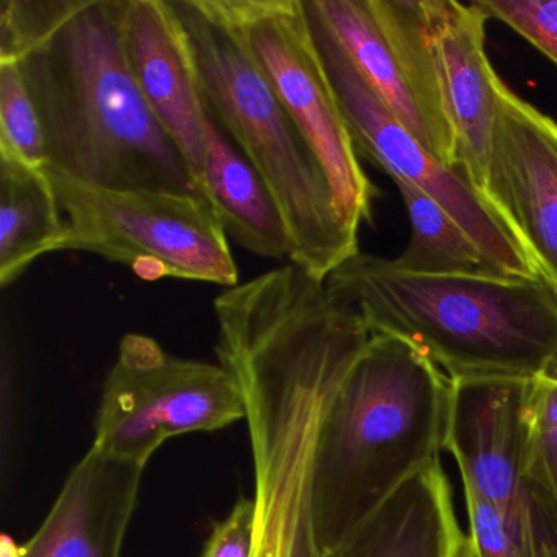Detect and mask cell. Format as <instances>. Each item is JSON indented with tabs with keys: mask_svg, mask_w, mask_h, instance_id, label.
I'll use <instances>...</instances> for the list:
<instances>
[{
	"mask_svg": "<svg viewBox=\"0 0 557 557\" xmlns=\"http://www.w3.org/2000/svg\"><path fill=\"white\" fill-rule=\"evenodd\" d=\"M128 0H81L18 63L47 139V164L106 188L198 194L129 67Z\"/></svg>",
	"mask_w": 557,
	"mask_h": 557,
	"instance_id": "6da1fadb",
	"label": "cell"
},
{
	"mask_svg": "<svg viewBox=\"0 0 557 557\" xmlns=\"http://www.w3.org/2000/svg\"><path fill=\"white\" fill-rule=\"evenodd\" d=\"M451 380L416 348L371 335L332 394L315 443L311 513L321 554L341 547L446 449Z\"/></svg>",
	"mask_w": 557,
	"mask_h": 557,
	"instance_id": "7a4b0ae2",
	"label": "cell"
},
{
	"mask_svg": "<svg viewBox=\"0 0 557 557\" xmlns=\"http://www.w3.org/2000/svg\"><path fill=\"white\" fill-rule=\"evenodd\" d=\"M325 285L371 334L406 342L449 380H534L557 358V286L544 276L419 275L360 250Z\"/></svg>",
	"mask_w": 557,
	"mask_h": 557,
	"instance_id": "3957f363",
	"label": "cell"
},
{
	"mask_svg": "<svg viewBox=\"0 0 557 557\" xmlns=\"http://www.w3.org/2000/svg\"><path fill=\"white\" fill-rule=\"evenodd\" d=\"M197 67L208 113L272 191L292 240L289 262L325 282L360 252L308 143L239 38L208 0H169Z\"/></svg>",
	"mask_w": 557,
	"mask_h": 557,
	"instance_id": "277c9868",
	"label": "cell"
},
{
	"mask_svg": "<svg viewBox=\"0 0 557 557\" xmlns=\"http://www.w3.org/2000/svg\"><path fill=\"white\" fill-rule=\"evenodd\" d=\"M67 223L63 250L89 252L139 278L239 285V270L213 208L198 194L106 188L44 164Z\"/></svg>",
	"mask_w": 557,
	"mask_h": 557,
	"instance_id": "5b68a950",
	"label": "cell"
},
{
	"mask_svg": "<svg viewBox=\"0 0 557 557\" xmlns=\"http://www.w3.org/2000/svg\"><path fill=\"white\" fill-rule=\"evenodd\" d=\"M240 384L253 459V557H322L312 527V461L337 376L315 361L272 358L247 367Z\"/></svg>",
	"mask_w": 557,
	"mask_h": 557,
	"instance_id": "8992f818",
	"label": "cell"
},
{
	"mask_svg": "<svg viewBox=\"0 0 557 557\" xmlns=\"http://www.w3.org/2000/svg\"><path fill=\"white\" fill-rule=\"evenodd\" d=\"M239 38L308 143L350 230L370 223L376 188L357 148L312 38L305 0H208Z\"/></svg>",
	"mask_w": 557,
	"mask_h": 557,
	"instance_id": "52a82bcc",
	"label": "cell"
},
{
	"mask_svg": "<svg viewBox=\"0 0 557 557\" xmlns=\"http://www.w3.org/2000/svg\"><path fill=\"white\" fill-rule=\"evenodd\" d=\"M246 417V393L233 371L175 357L156 338L132 332L103 383L92 446L146 468L169 440L216 432Z\"/></svg>",
	"mask_w": 557,
	"mask_h": 557,
	"instance_id": "ba28073f",
	"label": "cell"
},
{
	"mask_svg": "<svg viewBox=\"0 0 557 557\" xmlns=\"http://www.w3.org/2000/svg\"><path fill=\"white\" fill-rule=\"evenodd\" d=\"M531 381L451 380L446 449L466 495L491 504L534 557H557V495L533 459Z\"/></svg>",
	"mask_w": 557,
	"mask_h": 557,
	"instance_id": "9c48e42d",
	"label": "cell"
},
{
	"mask_svg": "<svg viewBox=\"0 0 557 557\" xmlns=\"http://www.w3.org/2000/svg\"><path fill=\"white\" fill-rule=\"evenodd\" d=\"M312 38L337 97L357 152L393 181H406L429 194L505 273L541 276L513 231L481 191L455 169L442 164L381 102L337 38L325 27L311 0H305Z\"/></svg>",
	"mask_w": 557,
	"mask_h": 557,
	"instance_id": "30bf717a",
	"label": "cell"
},
{
	"mask_svg": "<svg viewBox=\"0 0 557 557\" xmlns=\"http://www.w3.org/2000/svg\"><path fill=\"white\" fill-rule=\"evenodd\" d=\"M311 4L387 110L453 169V135L440 96L423 0Z\"/></svg>",
	"mask_w": 557,
	"mask_h": 557,
	"instance_id": "8fae6325",
	"label": "cell"
},
{
	"mask_svg": "<svg viewBox=\"0 0 557 557\" xmlns=\"http://www.w3.org/2000/svg\"><path fill=\"white\" fill-rule=\"evenodd\" d=\"M495 122L482 197L557 286V122L494 76Z\"/></svg>",
	"mask_w": 557,
	"mask_h": 557,
	"instance_id": "7c38bea8",
	"label": "cell"
},
{
	"mask_svg": "<svg viewBox=\"0 0 557 557\" xmlns=\"http://www.w3.org/2000/svg\"><path fill=\"white\" fill-rule=\"evenodd\" d=\"M430 50L453 135V169L479 191L487 175L495 122V71L485 54L488 17L475 2L423 0Z\"/></svg>",
	"mask_w": 557,
	"mask_h": 557,
	"instance_id": "4fadbf2b",
	"label": "cell"
},
{
	"mask_svg": "<svg viewBox=\"0 0 557 557\" xmlns=\"http://www.w3.org/2000/svg\"><path fill=\"white\" fill-rule=\"evenodd\" d=\"M125 45L149 110L187 164L198 191L210 122L197 67L169 0H128Z\"/></svg>",
	"mask_w": 557,
	"mask_h": 557,
	"instance_id": "5bb4252c",
	"label": "cell"
},
{
	"mask_svg": "<svg viewBox=\"0 0 557 557\" xmlns=\"http://www.w3.org/2000/svg\"><path fill=\"white\" fill-rule=\"evenodd\" d=\"M145 469L90 446L14 557H122Z\"/></svg>",
	"mask_w": 557,
	"mask_h": 557,
	"instance_id": "9a60e30c",
	"label": "cell"
},
{
	"mask_svg": "<svg viewBox=\"0 0 557 557\" xmlns=\"http://www.w3.org/2000/svg\"><path fill=\"white\" fill-rule=\"evenodd\" d=\"M440 459L406 482L341 547L322 557H466Z\"/></svg>",
	"mask_w": 557,
	"mask_h": 557,
	"instance_id": "2e32d148",
	"label": "cell"
},
{
	"mask_svg": "<svg viewBox=\"0 0 557 557\" xmlns=\"http://www.w3.org/2000/svg\"><path fill=\"white\" fill-rule=\"evenodd\" d=\"M198 195L243 249L289 262L292 240L272 191L211 115Z\"/></svg>",
	"mask_w": 557,
	"mask_h": 557,
	"instance_id": "e0dca14e",
	"label": "cell"
},
{
	"mask_svg": "<svg viewBox=\"0 0 557 557\" xmlns=\"http://www.w3.org/2000/svg\"><path fill=\"white\" fill-rule=\"evenodd\" d=\"M67 223L44 165L0 154V285L17 282L38 259L63 252Z\"/></svg>",
	"mask_w": 557,
	"mask_h": 557,
	"instance_id": "ac0fdd59",
	"label": "cell"
},
{
	"mask_svg": "<svg viewBox=\"0 0 557 557\" xmlns=\"http://www.w3.org/2000/svg\"><path fill=\"white\" fill-rule=\"evenodd\" d=\"M410 224L406 250L393 260L397 269L419 275L505 273L429 194L406 181H393Z\"/></svg>",
	"mask_w": 557,
	"mask_h": 557,
	"instance_id": "d6986e66",
	"label": "cell"
},
{
	"mask_svg": "<svg viewBox=\"0 0 557 557\" xmlns=\"http://www.w3.org/2000/svg\"><path fill=\"white\" fill-rule=\"evenodd\" d=\"M0 154L47 164V139L18 63L0 61Z\"/></svg>",
	"mask_w": 557,
	"mask_h": 557,
	"instance_id": "ffe728a7",
	"label": "cell"
},
{
	"mask_svg": "<svg viewBox=\"0 0 557 557\" xmlns=\"http://www.w3.org/2000/svg\"><path fill=\"white\" fill-rule=\"evenodd\" d=\"M81 0H2L0 61L21 63L79 8Z\"/></svg>",
	"mask_w": 557,
	"mask_h": 557,
	"instance_id": "44dd1931",
	"label": "cell"
},
{
	"mask_svg": "<svg viewBox=\"0 0 557 557\" xmlns=\"http://www.w3.org/2000/svg\"><path fill=\"white\" fill-rule=\"evenodd\" d=\"M488 18L504 22L557 66V0H475Z\"/></svg>",
	"mask_w": 557,
	"mask_h": 557,
	"instance_id": "7402d4cb",
	"label": "cell"
},
{
	"mask_svg": "<svg viewBox=\"0 0 557 557\" xmlns=\"http://www.w3.org/2000/svg\"><path fill=\"white\" fill-rule=\"evenodd\" d=\"M257 505L240 497L223 520L214 523L201 557H253Z\"/></svg>",
	"mask_w": 557,
	"mask_h": 557,
	"instance_id": "603a6c76",
	"label": "cell"
},
{
	"mask_svg": "<svg viewBox=\"0 0 557 557\" xmlns=\"http://www.w3.org/2000/svg\"><path fill=\"white\" fill-rule=\"evenodd\" d=\"M531 443H533L534 465L557 495V426L540 429L533 425Z\"/></svg>",
	"mask_w": 557,
	"mask_h": 557,
	"instance_id": "cb8c5ba5",
	"label": "cell"
}]
</instances>
